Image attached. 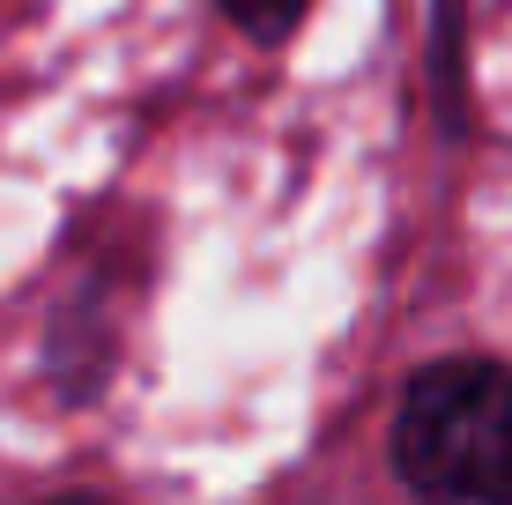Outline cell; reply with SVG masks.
Masks as SVG:
<instances>
[{
	"mask_svg": "<svg viewBox=\"0 0 512 505\" xmlns=\"http://www.w3.org/2000/svg\"><path fill=\"white\" fill-rule=\"evenodd\" d=\"M394 468L416 505H512V364H423L394 409Z\"/></svg>",
	"mask_w": 512,
	"mask_h": 505,
	"instance_id": "cell-1",
	"label": "cell"
},
{
	"mask_svg": "<svg viewBox=\"0 0 512 505\" xmlns=\"http://www.w3.org/2000/svg\"><path fill=\"white\" fill-rule=\"evenodd\" d=\"M223 15L245 30V38H260V45H282L297 23H305V8L312 0H216Z\"/></svg>",
	"mask_w": 512,
	"mask_h": 505,
	"instance_id": "cell-2",
	"label": "cell"
},
{
	"mask_svg": "<svg viewBox=\"0 0 512 505\" xmlns=\"http://www.w3.org/2000/svg\"><path fill=\"white\" fill-rule=\"evenodd\" d=\"M453 52H461V8H453V0H438V90H446V104H453V90H461Z\"/></svg>",
	"mask_w": 512,
	"mask_h": 505,
	"instance_id": "cell-3",
	"label": "cell"
},
{
	"mask_svg": "<svg viewBox=\"0 0 512 505\" xmlns=\"http://www.w3.org/2000/svg\"><path fill=\"white\" fill-rule=\"evenodd\" d=\"M52 505H112V498H52Z\"/></svg>",
	"mask_w": 512,
	"mask_h": 505,
	"instance_id": "cell-4",
	"label": "cell"
}]
</instances>
